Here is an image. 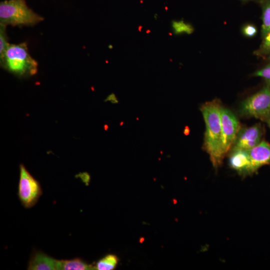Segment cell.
<instances>
[{
	"instance_id": "16",
	"label": "cell",
	"mask_w": 270,
	"mask_h": 270,
	"mask_svg": "<svg viewBox=\"0 0 270 270\" xmlns=\"http://www.w3.org/2000/svg\"><path fill=\"white\" fill-rule=\"evenodd\" d=\"M6 26L0 24V56L3 54L10 44L6 32Z\"/></svg>"
},
{
	"instance_id": "11",
	"label": "cell",
	"mask_w": 270,
	"mask_h": 270,
	"mask_svg": "<svg viewBox=\"0 0 270 270\" xmlns=\"http://www.w3.org/2000/svg\"><path fill=\"white\" fill-rule=\"evenodd\" d=\"M94 266L86 263L80 258L60 260V270H91Z\"/></svg>"
},
{
	"instance_id": "12",
	"label": "cell",
	"mask_w": 270,
	"mask_h": 270,
	"mask_svg": "<svg viewBox=\"0 0 270 270\" xmlns=\"http://www.w3.org/2000/svg\"><path fill=\"white\" fill-rule=\"evenodd\" d=\"M118 262V257L113 254H108L100 259L94 266V270H112L115 268Z\"/></svg>"
},
{
	"instance_id": "18",
	"label": "cell",
	"mask_w": 270,
	"mask_h": 270,
	"mask_svg": "<svg viewBox=\"0 0 270 270\" xmlns=\"http://www.w3.org/2000/svg\"><path fill=\"white\" fill-rule=\"evenodd\" d=\"M243 34L247 37L251 38L254 36L257 32L256 27L251 24L244 26L242 28Z\"/></svg>"
},
{
	"instance_id": "9",
	"label": "cell",
	"mask_w": 270,
	"mask_h": 270,
	"mask_svg": "<svg viewBox=\"0 0 270 270\" xmlns=\"http://www.w3.org/2000/svg\"><path fill=\"white\" fill-rule=\"evenodd\" d=\"M253 173L263 166L270 164V144L265 140L248 150Z\"/></svg>"
},
{
	"instance_id": "8",
	"label": "cell",
	"mask_w": 270,
	"mask_h": 270,
	"mask_svg": "<svg viewBox=\"0 0 270 270\" xmlns=\"http://www.w3.org/2000/svg\"><path fill=\"white\" fill-rule=\"evenodd\" d=\"M228 162L231 168L241 176H246L253 174L249 154L246 150H232Z\"/></svg>"
},
{
	"instance_id": "6",
	"label": "cell",
	"mask_w": 270,
	"mask_h": 270,
	"mask_svg": "<svg viewBox=\"0 0 270 270\" xmlns=\"http://www.w3.org/2000/svg\"><path fill=\"white\" fill-rule=\"evenodd\" d=\"M220 120L222 148L226 156L232 150L240 130V126L233 113L222 106L220 108Z\"/></svg>"
},
{
	"instance_id": "17",
	"label": "cell",
	"mask_w": 270,
	"mask_h": 270,
	"mask_svg": "<svg viewBox=\"0 0 270 270\" xmlns=\"http://www.w3.org/2000/svg\"><path fill=\"white\" fill-rule=\"evenodd\" d=\"M254 75L264 78L267 84V86L270 88V64L256 71Z\"/></svg>"
},
{
	"instance_id": "19",
	"label": "cell",
	"mask_w": 270,
	"mask_h": 270,
	"mask_svg": "<svg viewBox=\"0 0 270 270\" xmlns=\"http://www.w3.org/2000/svg\"><path fill=\"white\" fill-rule=\"evenodd\" d=\"M266 122H267L268 124V126H269V127L270 128V120H267Z\"/></svg>"
},
{
	"instance_id": "5",
	"label": "cell",
	"mask_w": 270,
	"mask_h": 270,
	"mask_svg": "<svg viewBox=\"0 0 270 270\" xmlns=\"http://www.w3.org/2000/svg\"><path fill=\"white\" fill-rule=\"evenodd\" d=\"M20 174L18 195L22 205L26 208L33 207L42 194L39 182L28 172L25 166H20Z\"/></svg>"
},
{
	"instance_id": "4",
	"label": "cell",
	"mask_w": 270,
	"mask_h": 270,
	"mask_svg": "<svg viewBox=\"0 0 270 270\" xmlns=\"http://www.w3.org/2000/svg\"><path fill=\"white\" fill-rule=\"evenodd\" d=\"M240 112L244 116L266 122L270 120V88L266 86L246 99L241 104Z\"/></svg>"
},
{
	"instance_id": "15",
	"label": "cell",
	"mask_w": 270,
	"mask_h": 270,
	"mask_svg": "<svg viewBox=\"0 0 270 270\" xmlns=\"http://www.w3.org/2000/svg\"><path fill=\"white\" fill-rule=\"evenodd\" d=\"M263 38L260 48L255 52V54L264 58L270 60V30Z\"/></svg>"
},
{
	"instance_id": "13",
	"label": "cell",
	"mask_w": 270,
	"mask_h": 270,
	"mask_svg": "<svg viewBox=\"0 0 270 270\" xmlns=\"http://www.w3.org/2000/svg\"><path fill=\"white\" fill-rule=\"evenodd\" d=\"M171 28L174 34L176 35L190 34L194 31L192 26L183 20H172L171 22Z\"/></svg>"
},
{
	"instance_id": "7",
	"label": "cell",
	"mask_w": 270,
	"mask_h": 270,
	"mask_svg": "<svg viewBox=\"0 0 270 270\" xmlns=\"http://www.w3.org/2000/svg\"><path fill=\"white\" fill-rule=\"evenodd\" d=\"M262 136V130L260 124L240 128L232 150H250L261 142Z\"/></svg>"
},
{
	"instance_id": "1",
	"label": "cell",
	"mask_w": 270,
	"mask_h": 270,
	"mask_svg": "<svg viewBox=\"0 0 270 270\" xmlns=\"http://www.w3.org/2000/svg\"><path fill=\"white\" fill-rule=\"evenodd\" d=\"M221 106L220 100L214 99L204 104L200 108L206 124L203 148L216 168L226 156L222 148Z\"/></svg>"
},
{
	"instance_id": "3",
	"label": "cell",
	"mask_w": 270,
	"mask_h": 270,
	"mask_svg": "<svg viewBox=\"0 0 270 270\" xmlns=\"http://www.w3.org/2000/svg\"><path fill=\"white\" fill-rule=\"evenodd\" d=\"M43 20L42 16L28 7L26 0H6L0 3V24L29 26Z\"/></svg>"
},
{
	"instance_id": "14",
	"label": "cell",
	"mask_w": 270,
	"mask_h": 270,
	"mask_svg": "<svg viewBox=\"0 0 270 270\" xmlns=\"http://www.w3.org/2000/svg\"><path fill=\"white\" fill-rule=\"evenodd\" d=\"M262 34L264 37L270 30V0L264 1L262 4Z\"/></svg>"
},
{
	"instance_id": "2",
	"label": "cell",
	"mask_w": 270,
	"mask_h": 270,
	"mask_svg": "<svg viewBox=\"0 0 270 270\" xmlns=\"http://www.w3.org/2000/svg\"><path fill=\"white\" fill-rule=\"evenodd\" d=\"M0 62L3 68L18 76H32L38 70V62L30 54L25 42L10 44Z\"/></svg>"
},
{
	"instance_id": "10",
	"label": "cell",
	"mask_w": 270,
	"mask_h": 270,
	"mask_svg": "<svg viewBox=\"0 0 270 270\" xmlns=\"http://www.w3.org/2000/svg\"><path fill=\"white\" fill-rule=\"evenodd\" d=\"M60 260L54 258L42 252H34L29 260L28 270H60Z\"/></svg>"
}]
</instances>
